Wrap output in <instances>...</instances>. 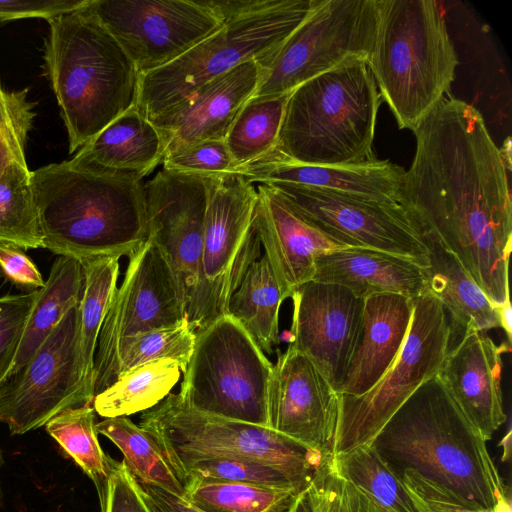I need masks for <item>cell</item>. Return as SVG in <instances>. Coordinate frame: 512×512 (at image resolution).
Returning <instances> with one entry per match:
<instances>
[{"label":"cell","instance_id":"cell-1","mask_svg":"<svg viewBox=\"0 0 512 512\" xmlns=\"http://www.w3.org/2000/svg\"><path fill=\"white\" fill-rule=\"evenodd\" d=\"M399 204L421 236L449 250L495 305L510 299L509 170L482 114L443 98L413 130Z\"/></svg>","mask_w":512,"mask_h":512},{"label":"cell","instance_id":"cell-2","mask_svg":"<svg viewBox=\"0 0 512 512\" xmlns=\"http://www.w3.org/2000/svg\"><path fill=\"white\" fill-rule=\"evenodd\" d=\"M371 445L400 475L411 469L485 507L511 503L485 439L437 375L397 409Z\"/></svg>","mask_w":512,"mask_h":512},{"label":"cell","instance_id":"cell-3","mask_svg":"<svg viewBox=\"0 0 512 512\" xmlns=\"http://www.w3.org/2000/svg\"><path fill=\"white\" fill-rule=\"evenodd\" d=\"M43 248L84 260L129 256L147 240L142 181L72 159L31 171Z\"/></svg>","mask_w":512,"mask_h":512},{"label":"cell","instance_id":"cell-4","mask_svg":"<svg viewBox=\"0 0 512 512\" xmlns=\"http://www.w3.org/2000/svg\"><path fill=\"white\" fill-rule=\"evenodd\" d=\"M88 2L48 20L44 63L65 124L69 152L136 107L140 74Z\"/></svg>","mask_w":512,"mask_h":512},{"label":"cell","instance_id":"cell-5","mask_svg":"<svg viewBox=\"0 0 512 512\" xmlns=\"http://www.w3.org/2000/svg\"><path fill=\"white\" fill-rule=\"evenodd\" d=\"M366 63L400 129L413 131L450 91L459 63L434 0H376Z\"/></svg>","mask_w":512,"mask_h":512},{"label":"cell","instance_id":"cell-6","mask_svg":"<svg viewBox=\"0 0 512 512\" xmlns=\"http://www.w3.org/2000/svg\"><path fill=\"white\" fill-rule=\"evenodd\" d=\"M380 104L378 87L364 59L320 74L290 93L271 153L303 165L372 161Z\"/></svg>","mask_w":512,"mask_h":512},{"label":"cell","instance_id":"cell-7","mask_svg":"<svg viewBox=\"0 0 512 512\" xmlns=\"http://www.w3.org/2000/svg\"><path fill=\"white\" fill-rule=\"evenodd\" d=\"M317 0H256L173 62L140 76L136 108L148 120L167 112L206 82L277 50Z\"/></svg>","mask_w":512,"mask_h":512},{"label":"cell","instance_id":"cell-8","mask_svg":"<svg viewBox=\"0 0 512 512\" xmlns=\"http://www.w3.org/2000/svg\"><path fill=\"white\" fill-rule=\"evenodd\" d=\"M139 424L155 440L169 466L198 457L260 461L282 471L298 493L309 487L326 459L268 427L191 409L178 393H170L142 412Z\"/></svg>","mask_w":512,"mask_h":512},{"label":"cell","instance_id":"cell-9","mask_svg":"<svg viewBox=\"0 0 512 512\" xmlns=\"http://www.w3.org/2000/svg\"><path fill=\"white\" fill-rule=\"evenodd\" d=\"M272 368L243 327L224 314L197 330L178 396L196 411L268 427Z\"/></svg>","mask_w":512,"mask_h":512},{"label":"cell","instance_id":"cell-10","mask_svg":"<svg viewBox=\"0 0 512 512\" xmlns=\"http://www.w3.org/2000/svg\"><path fill=\"white\" fill-rule=\"evenodd\" d=\"M449 317L430 292L413 298L404 344L381 379L359 396L339 394L332 455L369 445L397 409L437 375L450 349Z\"/></svg>","mask_w":512,"mask_h":512},{"label":"cell","instance_id":"cell-11","mask_svg":"<svg viewBox=\"0 0 512 512\" xmlns=\"http://www.w3.org/2000/svg\"><path fill=\"white\" fill-rule=\"evenodd\" d=\"M375 27L376 0H317L286 41L257 61L260 77L252 98L287 94L349 61H366Z\"/></svg>","mask_w":512,"mask_h":512},{"label":"cell","instance_id":"cell-12","mask_svg":"<svg viewBox=\"0 0 512 512\" xmlns=\"http://www.w3.org/2000/svg\"><path fill=\"white\" fill-rule=\"evenodd\" d=\"M208 178L162 168L143 185L147 239L166 258L197 330L214 320L201 266Z\"/></svg>","mask_w":512,"mask_h":512},{"label":"cell","instance_id":"cell-13","mask_svg":"<svg viewBox=\"0 0 512 512\" xmlns=\"http://www.w3.org/2000/svg\"><path fill=\"white\" fill-rule=\"evenodd\" d=\"M79 311L70 308L31 358L0 381V422L12 435L36 430L59 413L92 404L77 352Z\"/></svg>","mask_w":512,"mask_h":512},{"label":"cell","instance_id":"cell-14","mask_svg":"<svg viewBox=\"0 0 512 512\" xmlns=\"http://www.w3.org/2000/svg\"><path fill=\"white\" fill-rule=\"evenodd\" d=\"M184 318L174 273L159 248L147 239L128 256L124 279L105 315L95 353V395L114 382L118 353L126 339Z\"/></svg>","mask_w":512,"mask_h":512},{"label":"cell","instance_id":"cell-15","mask_svg":"<svg viewBox=\"0 0 512 512\" xmlns=\"http://www.w3.org/2000/svg\"><path fill=\"white\" fill-rule=\"evenodd\" d=\"M89 8L140 76L173 62L224 25L206 0H90Z\"/></svg>","mask_w":512,"mask_h":512},{"label":"cell","instance_id":"cell-16","mask_svg":"<svg viewBox=\"0 0 512 512\" xmlns=\"http://www.w3.org/2000/svg\"><path fill=\"white\" fill-rule=\"evenodd\" d=\"M257 202L256 186L239 174L208 178L201 266L213 319L226 314L231 295L263 254Z\"/></svg>","mask_w":512,"mask_h":512},{"label":"cell","instance_id":"cell-17","mask_svg":"<svg viewBox=\"0 0 512 512\" xmlns=\"http://www.w3.org/2000/svg\"><path fill=\"white\" fill-rule=\"evenodd\" d=\"M276 189L304 219L348 247H365L429 265V250L404 208L330 190L287 183Z\"/></svg>","mask_w":512,"mask_h":512},{"label":"cell","instance_id":"cell-18","mask_svg":"<svg viewBox=\"0 0 512 512\" xmlns=\"http://www.w3.org/2000/svg\"><path fill=\"white\" fill-rule=\"evenodd\" d=\"M290 345L305 355L338 393L354 353L364 300L344 286L315 280L296 288Z\"/></svg>","mask_w":512,"mask_h":512},{"label":"cell","instance_id":"cell-19","mask_svg":"<svg viewBox=\"0 0 512 512\" xmlns=\"http://www.w3.org/2000/svg\"><path fill=\"white\" fill-rule=\"evenodd\" d=\"M339 394L316 366L290 344L273 365L267 397L268 428L322 458L332 455Z\"/></svg>","mask_w":512,"mask_h":512},{"label":"cell","instance_id":"cell-20","mask_svg":"<svg viewBox=\"0 0 512 512\" xmlns=\"http://www.w3.org/2000/svg\"><path fill=\"white\" fill-rule=\"evenodd\" d=\"M256 189V221L263 254L285 300L313 280L321 256L348 246L304 219L273 187L258 184Z\"/></svg>","mask_w":512,"mask_h":512},{"label":"cell","instance_id":"cell-21","mask_svg":"<svg viewBox=\"0 0 512 512\" xmlns=\"http://www.w3.org/2000/svg\"><path fill=\"white\" fill-rule=\"evenodd\" d=\"M509 351L510 344L497 345L486 332L469 328L449 349L437 373L486 442L507 418L501 390V356Z\"/></svg>","mask_w":512,"mask_h":512},{"label":"cell","instance_id":"cell-22","mask_svg":"<svg viewBox=\"0 0 512 512\" xmlns=\"http://www.w3.org/2000/svg\"><path fill=\"white\" fill-rule=\"evenodd\" d=\"M259 77L256 60L243 62L151 120L164 138L165 151L179 145L225 140L239 112L253 97Z\"/></svg>","mask_w":512,"mask_h":512},{"label":"cell","instance_id":"cell-23","mask_svg":"<svg viewBox=\"0 0 512 512\" xmlns=\"http://www.w3.org/2000/svg\"><path fill=\"white\" fill-rule=\"evenodd\" d=\"M254 184L287 183L356 198L398 203L405 170L389 160L332 166L303 165L269 152L235 171Z\"/></svg>","mask_w":512,"mask_h":512},{"label":"cell","instance_id":"cell-24","mask_svg":"<svg viewBox=\"0 0 512 512\" xmlns=\"http://www.w3.org/2000/svg\"><path fill=\"white\" fill-rule=\"evenodd\" d=\"M363 300L360 333L341 395L359 396L381 379L399 354L412 318L413 298L374 294Z\"/></svg>","mask_w":512,"mask_h":512},{"label":"cell","instance_id":"cell-25","mask_svg":"<svg viewBox=\"0 0 512 512\" xmlns=\"http://www.w3.org/2000/svg\"><path fill=\"white\" fill-rule=\"evenodd\" d=\"M313 280L338 284L364 299L374 294L415 298L427 289L426 269L389 252L346 247L321 256Z\"/></svg>","mask_w":512,"mask_h":512},{"label":"cell","instance_id":"cell-26","mask_svg":"<svg viewBox=\"0 0 512 512\" xmlns=\"http://www.w3.org/2000/svg\"><path fill=\"white\" fill-rule=\"evenodd\" d=\"M165 149L158 128L134 107L81 147L72 160L115 176L142 181L162 162Z\"/></svg>","mask_w":512,"mask_h":512},{"label":"cell","instance_id":"cell-27","mask_svg":"<svg viewBox=\"0 0 512 512\" xmlns=\"http://www.w3.org/2000/svg\"><path fill=\"white\" fill-rule=\"evenodd\" d=\"M429 250L427 289L442 304L452 336L469 328L486 332L500 327L496 306L467 273L459 260L437 240L422 236Z\"/></svg>","mask_w":512,"mask_h":512},{"label":"cell","instance_id":"cell-28","mask_svg":"<svg viewBox=\"0 0 512 512\" xmlns=\"http://www.w3.org/2000/svg\"><path fill=\"white\" fill-rule=\"evenodd\" d=\"M84 287L81 261L59 256L38 295L25 326L14 360L5 377L21 368L49 336L64 314L79 305ZM2 381V380H1Z\"/></svg>","mask_w":512,"mask_h":512},{"label":"cell","instance_id":"cell-29","mask_svg":"<svg viewBox=\"0 0 512 512\" xmlns=\"http://www.w3.org/2000/svg\"><path fill=\"white\" fill-rule=\"evenodd\" d=\"M283 301L268 260L262 254L231 295L226 314L243 327L264 354H272L280 339L279 310Z\"/></svg>","mask_w":512,"mask_h":512},{"label":"cell","instance_id":"cell-30","mask_svg":"<svg viewBox=\"0 0 512 512\" xmlns=\"http://www.w3.org/2000/svg\"><path fill=\"white\" fill-rule=\"evenodd\" d=\"M119 256L84 260V287L78 305L77 352L83 385L94 398V361L99 333L117 287Z\"/></svg>","mask_w":512,"mask_h":512},{"label":"cell","instance_id":"cell-31","mask_svg":"<svg viewBox=\"0 0 512 512\" xmlns=\"http://www.w3.org/2000/svg\"><path fill=\"white\" fill-rule=\"evenodd\" d=\"M181 373L177 363L170 359L137 365L121 373L110 386L96 394L93 408L104 418L144 412L171 393Z\"/></svg>","mask_w":512,"mask_h":512},{"label":"cell","instance_id":"cell-32","mask_svg":"<svg viewBox=\"0 0 512 512\" xmlns=\"http://www.w3.org/2000/svg\"><path fill=\"white\" fill-rule=\"evenodd\" d=\"M330 460L335 472L382 512H418L401 475L371 444L331 455Z\"/></svg>","mask_w":512,"mask_h":512},{"label":"cell","instance_id":"cell-33","mask_svg":"<svg viewBox=\"0 0 512 512\" xmlns=\"http://www.w3.org/2000/svg\"><path fill=\"white\" fill-rule=\"evenodd\" d=\"M98 434L114 443L123 462L142 483L160 487L185 498V489L177 479L151 435L128 417H111L96 423Z\"/></svg>","mask_w":512,"mask_h":512},{"label":"cell","instance_id":"cell-34","mask_svg":"<svg viewBox=\"0 0 512 512\" xmlns=\"http://www.w3.org/2000/svg\"><path fill=\"white\" fill-rule=\"evenodd\" d=\"M183 487L184 499L200 512H288L298 494L293 488L197 478Z\"/></svg>","mask_w":512,"mask_h":512},{"label":"cell","instance_id":"cell-35","mask_svg":"<svg viewBox=\"0 0 512 512\" xmlns=\"http://www.w3.org/2000/svg\"><path fill=\"white\" fill-rule=\"evenodd\" d=\"M0 243L43 248V234L27 165L11 162L0 173Z\"/></svg>","mask_w":512,"mask_h":512},{"label":"cell","instance_id":"cell-36","mask_svg":"<svg viewBox=\"0 0 512 512\" xmlns=\"http://www.w3.org/2000/svg\"><path fill=\"white\" fill-rule=\"evenodd\" d=\"M290 93L251 98L241 109L225 138L236 169L275 148Z\"/></svg>","mask_w":512,"mask_h":512},{"label":"cell","instance_id":"cell-37","mask_svg":"<svg viewBox=\"0 0 512 512\" xmlns=\"http://www.w3.org/2000/svg\"><path fill=\"white\" fill-rule=\"evenodd\" d=\"M45 429L94 483L98 497L108 478V457L98 441L92 404L67 409L51 420Z\"/></svg>","mask_w":512,"mask_h":512},{"label":"cell","instance_id":"cell-38","mask_svg":"<svg viewBox=\"0 0 512 512\" xmlns=\"http://www.w3.org/2000/svg\"><path fill=\"white\" fill-rule=\"evenodd\" d=\"M196 335L195 326L184 318L174 325L126 339L118 353L114 381L132 367L160 359L173 360L184 373L194 350Z\"/></svg>","mask_w":512,"mask_h":512},{"label":"cell","instance_id":"cell-39","mask_svg":"<svg viewBox=\"0 0 512 512\" xmlns=\"http://www.w3.org/2000/svg\"><path fill=\"white\" fill-rule=\"evenodd\" d=\"M170 468L182 485L187 479L197 478L293 488L296 491L292 482L282 471L266 463L250 459L198 457L174 463L170 465Z\"/></svg>","mask_w":512,"mask_h":512},{"label":"cell","instance_id":"cell-40","mask_svg":"<svg viewBox=\"0 0 512 512\" xmlns=\"http://www.w3.org/2000/svg\"><path fill=\"white\" fill-rule=\"evenodd\" d=\"M28 91H10L0 82V173L11 162L27 165L25 147L36 117Z\"/></svg>","mask_w":512,"mask_h":512},{"label":"cell","instance_id":"cell-41","mask_svg":"<svg viewBox=\"0 0 512 512\" xmlns=\"http://www.w3.org/2000/svg\"><path fill=\"white\" fill-rule=\"evenodd\" d=\"M330 457L316 469L307 488L314 512H382L366 495L335 472Z\"/></svg>","mask_w":512,"mask_h":512},{"label":"cell","instance_id":"cell-42","mask_svg":"<svg viewBox=\"0 0 512 512\" xmlns=\"http://www.w3.org/2000/svg\"><path fill=\"white\" fill-rule=\"evenodd\" d=\"M161 163L164 169L209 178L236 171L225 140H209L169 148Z\"/></svg>","mask_w":512,"mask_h":512},{"label":"cell","instance_id":"cell-43","mask_svg":"<svg viewBox=\"0 0 512 512\" xmlns=\"http://www.w3.org/2000/svg\"><path fill=\"white\" fill-rule=\"evenodd\" d=\"M401 477L418 512H511V503L485 507L411 469Z\"/></svg>","mask_w":512,"mask_h":512},{"label":"cell","instance_id":"cell-44","mask_svg":"<svg viewBox=\"0 0 512 512\" xmlns=\"http://www.w3.org/2000/svg\"><path fill=\"white\" fill-rule=\"evenodd\" d=\"M37 295L38 289L0 297V381L14 360Z\"/></svg>","mask_w":512,"mask_h":512},{"label":"cell","instance_id":"cell-45","mask_svg":"<svg viewBox=\"0 0 512 512\" xmlns=\"http://www.w3.org/2000/svg\"><path fill=\"white\" fill-rule=\"evenodd\" d=\"M101 512H151L138 480L124 462L108 457V478L99 498Z\"/></svg>","mask_w":512,"mask_h":512},{"label":"cell","instance_id":"cell-46","mask_svg":"<svg viewBox=\"0 0 512 512\" xmlns=\"http://www.w3.org/2000/svg\"><path fill=\"white\" fill-rule=\"evenodd\" d=\"M88 0H0V24L27 18L50 20L83 7Z\"/></svg>","mask_w":512,"mask_h":512},{"label":"cell","instance_id":"cell-47","mask_svg":"<svg viewBox=\"0 0 512 512\" xmlns=\"http://www.w3.org/2000/svg\"><path fill=\"white\" fill-rule=\"evenodd\" d=\"M0 269L16 285L37 290L45 284L37 266L16 246L0 243Z\"/></svg>","mask_w":512,"mask_h":512},{"label":"cell","instance_id":"cell-48","mask_svg":"<svg viewBox=\"0 0 512 512\" xmlns=\"http://www.w3.org/2000/svg\"><path fill=\"white\" fill-rule=\"evenodd\" d=\"M139 484L151 512H200L184 498L151 484Z\"/></svg>","mask_w":512,"mask_h":512},{"label":"cell","instance_id":"cell-49","mask_svg":"<svg viewBox=\"0 0 512 512\" xmlns=\"http://www.w3.org/2000/svg\"><path fill=\"white\" fill-rule=\"evenodd\" d=\"M500 327L504 330L508 338V344H511L512 339V307L510 299L504 304L496 306Z\"/></svg>","mask_w":512,"mask_h":512},{"label":"cell","instance_id":"cell-50","mask_svg":"<svg viewBox=\"0 0 512 512\" xmlns=\"http://www.w3.org/2000/svg\"><path fill=\"white\" fill-rule=\"evenodd\" d=\"M288 512H314L308 489L297 494Z\"/></svg>","mask_w":512,"mask_h":512},{"label":"cell","instance_id":"cell-51","mask_svg":"<svg viewBox=\"0 0 512 512\" xmlns=\"http://www.w3.org/2000/svg\"><path fill=\"white\" fill-rule=\"evenodd\" d=\"M500 149L502 158L510 172L511 170V141L510 137H507V139L504 141L503 145Z\"/></svg>","mask_w":512,"mask_h":512},{"label":"cell","instance_id":"cell-52","mask_svg":"<svg viewBox=\"0 0 512 512\" xmlns=\"http://www.w3.org/2000/svg\"><path fill=\"white\" fill-rule=\"evenodd\" d=\"M2 466H3V456H2V451L0 449V503H1V469H2Z\"/></svg>","mask_w":512,"mask_h":512}]
</instances>
